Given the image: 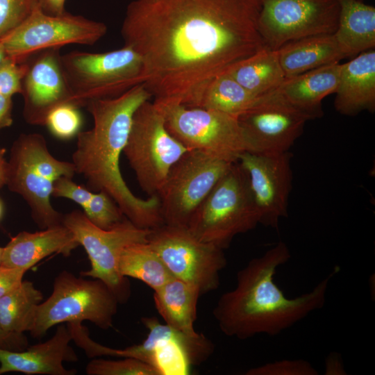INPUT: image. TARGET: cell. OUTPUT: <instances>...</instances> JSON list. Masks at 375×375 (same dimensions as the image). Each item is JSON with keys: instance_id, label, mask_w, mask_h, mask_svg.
<instances>
[{"instance_id": "1", "label": "cell", "mask_w": 375, "mask_h": 375, "mask_svg": "<svg viewBox=\"0 0 375 375\" xmlns=\"http://www.w3.org/2000/svg\"><path fill=\"white\" fill-rule=\"evenodd\" d=\"M261 0H134L121 28L154 102L198 107L209 83L265 46Z\"/></svg>"}, {"instance_id": "2", "label": "cell", "mask_w": 375, "mask_h": 375, "mask_svg": "<svg viewBox=\"0 0 375 375\" xmlns=\"http://www.w3.org/2000/svg\"><path fill=\"white\" fill-rule=\"evenodd\" d=\"M151 98V93L141 83L117 97L88 102L85 107L94 124L76 135L72 162L76 174L85 180L88 189L106 193L133 224L151 230L164 224L158 197L144 199L134 195L119 167L133 115Z\"/></svg>"}, {"instance_id": "3", "label": "cell", "mask_w": 375, "mask_h": 375, "mask_svg": "<svg viewBox=\"0 0 375 375\" xmlns=\"http://www.w3.org/2000/svg\"><path fill=\"white\" fill-rule=\"evenodd\" d=\"M290 257L287 244L279 241L238 271L235 288L219 297L212 310L224 335L239 340L260 334L277 335L323 307L338 267L312 290L288 298L274 282V275Z\"/></svg>"}, {"instance_id": "4", "label": "cell", "mask_w": 375, "mask_h": 375, "mask_svg": "<svg viewBox=\"0 0 375 375\" xmlns=\"http://www.w3.org/2000/svg\"><path fill=\"white\" fill-rule=\"evenodd\" d=\"M8 164L6 185L26 202L35 223L42 229L62 224L63 215L50 199L58 178L76 174L73 163L55 158L44 136L33 133L15 140Z\"/></svg>"}, {"instance_id": "5", "label": "cell", "mask_w": 375, "mask_h": 375, "mask_svg": "<svg viewBox=\"0 0 375 375\" xmlns=\"http://www.w3.org/2000/svg\"><path fill=\"white\" fill-rule=\"evenodd\" d=\"M258 224L247 175L236 161L197 209L187 227L199 240L224 250L236 235Z\"/></svg>"}, {"instance_id": "6", "label": "cell", "mask_w": 375, "mask_h": 375, "mask_svg": "<svg viewBox=\"0 0 375 375\" xmlns=\"http://www.w3.org/2000/svg\"><path fill=\"white\" fill-rule=\"evenodd\" d=\"M62 67L72 93L73 103L117 97L143 83V61L138 53L121 49L90 53L73 51L61 55Z\"/></svg>"}, {"instance_id": "7", "label": "cell", "mask_w": 375, "mask_h": 375, "mask_svg": "<svg viewBox=\"0 0 375 375\" xmlns=\"http://www.w3.org/2000/svg\"><path fill=\"white\" fill-rule=\"evenodd\" d=\"M119 301L101 280L77 277L64 270L56 277L51 295L36 310L29 332L40 338L57 324L90 321L101 329L112 326Z\"/></svg>"}, {"instance_id": "8", "label": "cell", "mask_w": 375, "mask_h": 375, "mask_svg": "<svg viewBox=\"0 0 375 375\" xmlns=\"http://www.w3.org/2000/svg\"><path fill=\"white\" fill-rule=\"evenodd\" d=\"M188 151L168 131L153 101L138 108L123 153L149 197L158 195L173 165Z\"/></svg>"}, {"instance_id": "9", "label": "cell", "mask_w": 375, "mask_h": 375, "mask_svg": "<svg viewBox=\"0 0 375 375\" xmlns=\"http://www.w3.org/2000/svg\"><path fill=\"white\" fill-rule=\"evenodd\" d=\"M62 224L72 232L89 258L90 269L81 272L80 276L101 280L119 303L126 302L131 296V285L128 278L119 272V258L126 247L148 242L151 229L140 228L126 217L112 228L103 229L79 210L64 215Z\"/></svg>"}, {"instance_id": "10", "label": "cell", "mask_w": 375, "mask_h": 375, "mask_svg": "<svg viewBox=\"0 0 375 375\" xmlns=\"http://www.w3.org/2000/svg\"><path fill=\"white\" fill-rule=\"evenodd\" d=\"M154 103L161 110L168 131L189 150L232 162L242 152L250 151L237 117L200 107Z\"/></svg>"}, {"instance_id": "11", "label": "cell", "mask_w": 375, "mask_h": 375, "mask_svg": "<svg viewBox=\"0 0 375 375\" xmlns=\"http://www.w3.org/2000/svg\"><path fill=\"white\" fill-rule=\"evenodd\" d=\"M148 243L174 278L194 285L201 295L218 288L227 263L223 249L199 240L188 227L165 224L151 230Z\"/></svg>"}, {"instance_id": "12", "label": "cell", "mask_w": 375, "mask_h": 375, "mask_svg": "<svg viewBox=\"0 0 375 375\" xmlns=\"http://www.w3.org/2000/svg\"><path fill=\"white\" fill-rule=\"evenodd\" d=\"M233 163L197 150L186 152L170 169L158 195L164 224L187 227Z\"/></svg>"}, {"instance_id": "13", "label": "cell", "mask_w": 375, "mask_h": 375, "mask_svg": "<svg viewBox=\"0 0 375 375\" xmlns=\"http://www.w3.org/2000/svg\"><path fill=\"white\" fill-rule=\"evenodd\" d=\"M107 33L106 25L67 11L59 15L40 8L0 40L6 56L24 62L40 51L67 44L93 45Z\"/></svg>"}, {"instance_id": "14", "label": "cell", "mask_w": 375, "mask_h": 375, "mask_svg": "<svg viewBox=\"0 0 375 375\" xmlns=\"http://www.w3.org/2000/svg\"><path fill=\"white\" fill-rule=\"evenodd\" d=\"M338 0H261L258 27L266 47L317 35L333 34L340 15Z\"/></svg>"}, {"instance_id": "15", "label": "cell", "mask_w": 375, "mask_h": 375, "mask_svg": "<svg viewBox=\"0 0 375 375\" xmlns=\"http://www.w3.org/2000/svg\"><path fill=\"white\" fill-rule=\"evenodd\" d=\"M142 322L148 330L145 340L123 349H115V357L139 359L155 367L160 375H184L214 352V344L202 333L191 335L174 329L154 317H144Z\"/></svg>"}, {"instance_id": "16", "label": "cell", "mask_w": 375, "mask_h": 375, "mask_svg": "<svg viewBox=\"0 0 375 375\" xmlns=\"http://www.w3.org/2000/svg\"><path fill=\"white\" fill-rule=\"evenodd\" d=\"M250 151L278 153L289 151L310 118L291 105L278 90L258 97L238 117Z\"/></svg>"}, {"instance_id": "17", "label": "cell", "mask_w": 375, "mask_h": 375, "mask_svg": "<svg viewBox=\"0 0 375 375\" xmlns=\"http://www.w3.org/2000/svg\"><path fill=\"white\" fill-rule=\"evenodd\" d=\"M292 157L290 151H244L238 156L237 162L247 175L260 224L267 227L278 228L280 219L288 216L292 183Z\"/></svg>"}, {"instance_id": "18", "label": "cell", "mask_w": 375, "mask_h": 375, "mask_svg": "<svg viewBox=\"0 0 375 375\" xmlns=\"http://www.w3.org/2000/svg\"><path fill=\"white\" fill-rule=\"evenodd\" d=\"M33 56L28 61L22 82L23 116L30 124L44 126L48 113L60 104L73 103V97L62 67L60 49H46Z\"/></svg>"}, {"instance_id": "19", "label": "cell", "mask_w": 375, "mask_h": 375, "mask_svg": "<svg viewBox=\"0 0 375 375\" xmlns=\"http://www.w3.org/2000/svg\"><path fill=\"white\" fill-rule=\"evenodd\" d=\"M72 335L67 325L59 324L55 334L44 342L22 351L0 348V375L8 372L25 374L75 375L76 370L66 369L64 362H76L78 357L69 345Z\"/></svg>"}, {"instance_id": "20", "label": "cell", "mask_w": 375, "mask_h": 375, "mask_svg": "<svg viewBox=\"0 0 375 375\" xmlns=\"http://www.w3.org/2000/svg\"><path fill=\"white\" fill-rule=\"evenodd\" d=\"M79 246L72 232L61 224L40 231H22L3 247L1 264L28 270L53 253L69 256Z\"/></svg>"}, {"instance_id": "21", "label": "cell", "mask_w": 375, "mask_h": 375, "mask_svg": "<svg viewBox=\"0 0 375 375\" xmlns=\"http://www.w3.org/2000/svg\"><path fill=\"white\" fill-rule=\"evenodd\" d=\"M334 106L344 115L375 109V51L370 49L341 65Z\"/></svg>"}, {"instance_id": "22", "label": "cell", "mask_w": 375, "mask_h": 375, "mask_svg": "<svg viewBox=\"0 0 375 375\" xmlns=\"http://www.w3.org/2000/svg\"><path fill=\"white\" fill-rule=\"evenodd\" d=\"M341 65L340 62L332 63L286 78L277 90L310 119L321 117L322 100L335 93L340 81Z\"/></svg>"}, {"instance_id": "23", "label": "cell", "mask_w": 375, "mask_h": 375, "mask_svg": "<svg viewBox=\"0 0 375 375\" xmlns=\"http://www.w3.org/2000/svg\"><path fill=\"white\" fill-rule=\"evenodd\" d=\"M276 51L286 78L340 62L345 58L333 34L317 35L291 41Z\"/></svg>"}, {"instance_id": "24", "label": "cell", "mask_w": 375, "mask_h": 375, "mask_svg": "<svg viewBox=\"0 0 375 375\" xmlns=\"http://www.w3.org/2000/svg\"><path fill=\"white\" fill-rule=\"evenodd\" d=\"M338 25L333 33L345 58L375 47V8L360 0H338Z\"/></svg>"}, {"instance_id": "25", "label": "cell", "mask_w": 375, "mask_h": 375, "mask_svg": "<svg viewBox=\"0 0 375 375\" xmlns=\"http://www.w3.org/2000/svg\"><path fill=\"white\" fill-rule=\"evenodd\" d=\"M199 290L192 284L173 278L153 291L155 306L165 324L170 327L191 334L197 318Z\"/></svg>"}, {"instance_id": "26", "label": "cell", "mask_w": 375, "mask_h": 375, "mask_svg": "<svg viewBox=\"0 0 375 375\" xmlns=\"http://www.w3.org/2000/svg\"><path fill=\"white\" fill-rule=\"evenodd\" d=\"M227 73L257 98L277 90L286 78L277 51L266 47L237 63Z\"/></svg>"}, {"instance_id": "27", "label": "cell", "mask_w": 375, "mask_h": 375, "mask_svg": "<svg viewBox=\"0 0 375 375\" xmlns=\"http://www.w3.org/2000/svg\"><path fill=\"white\" fill-rule=\"evenodd\" d=\"M42 293L33 283L22 281L0 298V328L8 333L24 334L32 327Z\"/></svg>"}, {"instance_id": "28", "label": "cell", "mask_w": 375, "mask_h": 375, "mask_svg": "<svg viewBox=\"0 0 375 375\" xmlns=\"http://www.w3.org/2000/svg\"><path fill=\"white\" fill-rule=\"evenodd\" d=\"M118 269L122 276L140 280L153 291L174 278L148 242L126 247L119 256Z\"/></svg>"}, {"instance_id": "29", "label": "cell", "mask_w": 375, "mask_h": 375, "mask_svg": "<svg viewBox=\"0 0 375 375\" xmlns=\"http://www.w3.org/2000/svg\"><path fill=\"white\" fill-rule=\"evenodd\" d=\"M258 98L248 92L228 73H225L209 83L198 107L238 118L250 108Z\"/></svg>"}, {"instance_id": "30", "label": "cell", "mask_w": 375, "mask_h": 375, "mask_svg": "<svg viewBox=\"0 0 375 375\" xmlns=\"http://www.w3.org/2000/svg\"><path fill=\"white\" fill-rule=\"evenodd\" d=\"M78 108L71 103L55 107L48 113L44 126L58 139L67 140L76 137L83 124L82 115Z\"/></svg>"}, {"instance_id": "31", "label": "cell", "mask_w": 375, "mask_h": 375, "mask_svg": "<svg viewBox=\"0 0 375 375\" xmlns=\"http://www.w3.org/2000/svg\"><path fill=\"white\" fill-rule=\"evenodd\" d=\"M85 372L88 375H160L155 367L134 358H94L86 365Z\"/></svg>"}, {"instance_id": "32", "label": "cell", "mask_w": 375, "mask_h": 375, "mask_svg": "<svg viewBox=\"0 0 375 375\" xmlns=\"http://www.w3.org/2000/svg\"><path fill=\"white\" fill-rule=\"evenodd\" d=\"M83 212L92 223L103 229L112 228L126 217L114 200L103 192H94Z\"/></svg>"}, {"instance_id": "33", "label": "cell", "mask_w": 375, "mask_h": 375, "mask_svg": "<svg viewBox=\"0 0 375 375\" xmlns=\"http://www.w3.org/2000/svg\"><path fill=\"white\" fill-rule=\"evenodd\" d=\"M38 8L39 0H0V39L23 23Z\"/></svg>"}, {"instance_id": "34", "label": "cell", "mask_w": 375, "mask_h": 375, "mask_svg": "<svg viewBox=\"0 0 375 375\" xmlns=\"http://www.w3.org/2000/svg\"><path fill=\"white\" fill-rule=\"evenodd\" d=\"M28 60L19 62L6 56L0 62V94L12 97L22 94V82L28 69Z\"/></svg>"}, {"instance_id": "35", "label": "cell", "mask_w": 375, "mask_h": 375, "mask_svg": "<svg viewBox=\"0 0 375 375\" xmlns=\"http://www.w3.org/2000/svg\"><path fill=\"white\" fill-rule=\"evenodd\" d=\"M247 375H317L318 372L307 360H282L249 369Z\"/></svg>"}, {"instance_id": "36", "label": "cell", "mask_w": 375, "mask_h": 375, "mask_svg": "<svg viewBox=\"0 0 375 375\" xmlns=\"http://www.w3.org/2000/svg\"><path fill=\"white\" fill-rule=\"evenodd\" d=\"M94 192L86 187L76 184L72 178L62 176L53 183L52 197L70 199L81 206L83 210L87 207Z\"/></svg>"}, {"instance_id": "37", "label": "cell", "mask_w": 375, "mask_h": 375, "mask_svg": "<svg viewBox=\"0 0 375 375\" xmlns=\"http://www.w3.org/2000/svg\"><path fill=\"white\" fill-rule=\"evenodd\" d=\"M28 270L0 265V298L17 288Z\"/></svg>"}, {"instance_id": "38", "label": "cell", "mask_w": 375, "mask_h": 375, "mask_svg": "<svg viewBox=\"0 0 375 375\" xmlns=\"http://www.w3.org/2000/svg\"><path fill=\"white\" fill-rule=\"evenodd\" d=\"M27 347L28 340L24 334L8 333L0 328V348L22 351Z\"/></svg>"}, {"instance_id": "39", "label": "cell", "mask_w": 375, "mask_h": 375, "mask_svg": "<svg viewBox=\"0 0 375 375\" xmlns=\"http://www.w3.org/2000/svg\"><path fill=\"white\" fill-rule=\"evenodd\" d=\"M12 97L0 94V130L12 124Z\"/></svg>"}, {"instance_id": "40", "label": "cell", "mask_w": 375, "mask_h": 375, "mask_svg": "<svg viewBox=\"0 0 375 375\" xmlns=\"http://www.w3.org/2000/svg\"><path fill=\"white\" fill-rule=\"evenodd\" d=\"M325 374H346L340 356L331 353L326 359Z\"/></svg>"}, {"instance_id": "41", "label": "cell", "mask_w": 375, "mask_h": 375, "mask_svg": "<svg viewBox=\"0 0 375 375\" xmlns=\"http://www.w3.org/2000/svg\"><path fill=\"white\" fill-rule=\"evenodd\" d=\"M40 8L46 13L59 15L65 12L66 0H39Z\"/></svg>"}, {"instance_id": "42", "label": "cell", "mask_w": 375, "mask_h": 375, "mask_svg": "<svg viewBox=\"0 0 375 375\" xmlns=\"http://www.w3.org/2000/svg\"><path fill=\"white\" fill-rule=\"evenodd\" d=\"M6 149L0 147V188L6 185L8 178V161L5 158Z\"/></svg>"}, {"instance_id": "43", "label": "cell", "mask_w": 375, "mask_h": 375, "mask_svg": "<svg viewBox=\"0 0 375 375\" xmlns=\"http://www.w3.org/2000/svg\"><path fill=\"white\" fill-rule=\"evenodd\" d=\"M6 57V53L3 45L0 40V62Z\"/></svg>"}, {"instance_id": "44", "label": "cell", "mask_w": 375, "mask_h": 375, "mask_svg": "<svg viewBox=\"0 0 375 375\" xmlns=\"http://www.w3.org/2000/svg\"><path fill=\"white\" fill-rule=\"evenodd\" d=\"M3 213V206L2 201L0 199V220L2 218Z\"/></svg>"}, {"instance_id": "45", "label": "cell", "mask_w": 375, "mask_h": 375, "mask_svg": "<svg viewBox=\"0 0 375 375\" xmlns=\"http://www.w3.org/2000/svg\"><path fill=\"white\" fill-rule=\"evenodd\" d=\"M3 251V247H0V265L1 264V261H2Z\"/></svg>"}, {"instance_id": "46", "label": "cell", "mask_w": 375, "mask_h": 375, "mask_svg": "<svg viewBox=\"0 0 375 375\" xmlns=\"http://www.w3.org/2000/svg\"><path fill=\"white\" fill-rule=\"evenodd\" d=\"M360 1H362V0H360Z\"/></svg>"}]
</instances>
